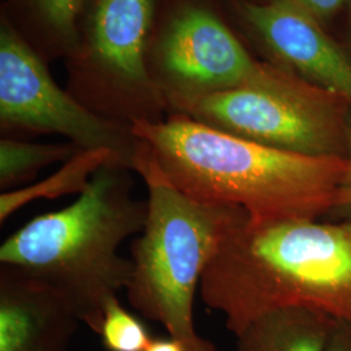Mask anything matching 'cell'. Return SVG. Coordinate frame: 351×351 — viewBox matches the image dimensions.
Returning a JSON list of instances; mask_svg holds the SVG:
<instances>
[{
    "label": "cell",
    "mask_w": 351,
    "mask_h": 351,
    "mask_svg": "<svg viewBox=\"0 0 351 351\" xmlns=\"http://www.w3.org/2000/svg\"><path fill=\"white\" fill-rule=\"evenodd\" d=\"M132 129L176 188L198 201L237 206L254 224L328 219L346 198L348 159L277 150L185 114Z\"/></svg>",
    "instance_id": "obj_1"
},
{
    "label": "cell",
    "mask_w": 351,
    "mask_h": 351,
    "mask_svg": "<svg viewBox=\"0 0 351 351\" xmlns=\"http://www.w3.org/2000/svg\"><path fill=\"white\" fill-rule=\"evenodd\" d=\"M199 294L234 336L256 317L290 307L351 324V223L247 219L206 268Z\"/></svg>",
    "instance_id": "obj_2"
},
{
    "label": "cell",
    "mask_w": 351,
    "mask_h": 351,
    "mask_svg": "<svg viewBox=\"0 0 351 351\" xmlns=\"http://www.w3.org/2000/svg\"><path fill=\"white\" fill-rule=\"evenodd\" d=\"M132 172L104 164L73 203L32 219L0 246V265L62 291L94 333L106 304L130 280L133 263L119 254L120 246L147 219V199L134 195Z\"/></svg>",
    "instance_id": "obj_3"
},
{
    "label": "cell",
    "mask_w": 351,
    "mask_h": 351,
    "mask_svg": "<svg viewBox=\"0 0 351 351\" xmlns=\"http://www.w3.org/2000/svg\"><path fill=\"white\" fill-rule=\"evenodd\" d=\"M134 172L146 184L149 211L132 243L126 300L143 317L160 323L188 351H217L195 329L194 297L224 239L249 215L237 206L198 201L178 190L142 139Z\"/></svg>",
    "instance_id": "obj_4"
},
{
    "label": "cell",
    "mask_w": 351,
    "mask_h": 351,
    "mask_svg": "<svg viewBox=\"0 0 351 351\" xmlns=\"http://www.w3.org/2000/svg\"><path fill=\"white\" fill-rule=\"evenodd\" d=\"M175 114L304 156L350 154V103L271 62H258L239 86L194 99Z\"/></svg>",
    "instance_id": "obj_5"
},
{
    "label": "cell",
    "mask_w": 351,
    "mask_h": 351,
    "mask_svg": "<svg viewBox=\"0 0 351 351\" xmlns=\"http://www.w3.org/2000/svg\"><path fill=\"white\" fill-rule=\"evenodd\" d=\"M152 23L154 0H88L75 50L65 59L66 90L117 123L165 120L168 101L149 64Z\"/></svg>",
    "instance_id": "obj_6"
},
{
    "label": "cell",
    "mask_w": 351,
    "mask_h": 351,
    "mask_svg": "<svg viewBox=\"0 0 351 351\" xmlns=\"http://www.w3.org/2000/svg\"><path fill=\"white\" fill-rule=\"evenodd\" d=\"M0 129L13 134H59L82 151H110L134 172L141 139L132 125L90 111L52 78L47 63L0 19Z\"/></svg>",
    "instance_id": "obj_7"
},
{
    "label": "cell",
    "mask_w": 351,
    "mask_h": 351,
    "mask_svg": "<svg viewBox=\"0 0 351 351\" xmlns=\"http://www.w3.org/2000/svg\"><path fill=\"white\" fill-rule=\"evenodd\" d=\"M149 64L175 114L194 99L239 86L258 62L215 13L189 4L152 38Z\"/></svg>",
    "instance_id": "obj_8"
},
{
    "label": "cell",
    "mask_w": 351,
    "mask_h": 351,
    "mask_svg": "<svg viewBox=\"0 0 351 351\" xmlns=\"http://www.w3.org/2000/svg\"><path fill=\"white\" fill-rule=\"evenodd\" d=\"M239 12L271 56V63L339 94L351 104V60L316 19L280 0L245 1Z\"/></svg>",
    "instance_id": "obj_9"
},
{
    "label": "cell",
    "mask_w": 351,
    "mask_h": 351,
    "mask_svg": "<svg viewBox=\"0 0 351 351\" xmlns=\"http://www.w3.org/2000/svg\"><path fill=\"white\" fill-rule=\"evenodd\" d=\"M80 323L62 291L0 265V351H69Z\"/></svg>",
    "instance_id": "obj_10"
},
{
    "label": "cell",
    "mask_w": 351,
    "mask_h": 351,
    "mask_svg": "<svg viewBox=\"0 0 351 351\" xmlns=\"http://www.w3.org/2000/svg\"><path fill=\"white\" fill-rule=\"evenodd\" d=\"M88 0H4L1 19L46 62L75 50Z\"/></svg>",
    "instance_id": "obj_11"
},
{
    "label": "cell",
    "mask_w": 351,
    "mask_h": 351,
    "mask_svg": "<svg viewBox=\"0 0 351 351\" xmlns=\"http://www.w3.org/2000/svg\"><path fill=\"white\" fill-rule=\"evenodd\" d=\"M339 320L300 307L281 308L252 320L237 337V351H328Z\"/></svg>",
    "instance_id": "obj_12"
},
{
    "label": "cell",
    "mask_w": 351,
    "mask_h": 351,
    "mask_svg": "<svg viewBox=\"0 0 351 351\" xmlns=\"http://www.w3.org/2000/svg\"><path fill=\"white\" fill-rule=\"evenodd\" d=\"M117 163L107 150L80 151L55 173L45 180L0 194V224L24 206L40 199H56L64 195H80L88 188L93 176L104 164ZM120 165V164H119Z\"/></svg>",
    "instance_id": "obj_13"
},
{
    "label": "cell",
    "mask_w": 351,
    "mask_h": 351,
    "mask_svg": "<svg viewBox=\"0 0 351 351\" xmlns=\"http://www.w3.org/2000/svg\"><path fill=\"white\" fill-rule=\"evenodd\" d=\"M72 142L36 143L16 137L0 139V190L11 191L29 184L51 164L65 163L80 152Z\"/></svg>",
    "instance_id": "obj_14"
},
{
    "label": "cell",
    "mask_w": 351,
    "mask_h": 351,
    "mask_svg": "<svg viewBox=\"0 0 351 351\" xmlns=\"http://www.w3.org/2000/svg\"><path fill=\"white\" fill-rule=\"evenodd\" d=\"M97 335L107 351H145L152 339L147 326L126 310L119 297L106 304Z\"/></svg>",
    "instance_id": "obj_15"
},
{
    "label": "cell",
    "mask_w": 351,
    "mask_h": 351,
    "mask_svg": "<svg viewBox=\"0 0 351 351\" xmlns=\"http://www.w3.org/2000/svg\"><path fill=\"white\" fill-rule=\"evenodd\" d=\"M308 13L319 23L333 17L345 5L346 0H280Z\"/></svg>",
    "instance_id": "obj_16"
},
{
    "label": "cell",
    "mask_w": 351,
    "mask_h": 351,
    "mask_svg": "<svg viewBox=\"0 0 351 351\" xmlns=\"http://www.w3.org/2000/svg\"><path fill=\"white\" fill-rule=\"evenodd\" d=\"M328 351H351V324L339 320Z\"/></svg>",
    "instance_id": "obj_17"
},
{
    "label": "cell",
    "mask_w": 351,
    "mask_h": 351,
    "mask_svg": "<svg viewBox=\"0 0 351 351\" xmlns=\"http://www.w3.org/2000/svg\"><path fill=\"white\" fill-rule=\"evenodd\" d=\"M348 160L350 164V172H349V177H348V181H346V188H345L346 198L339 208L332 213L330 217H328V219L329 220H336V221H350L351 223V147Z\"/></svg>",
    "instance_id": "obj_18"
},
{
    "label": "cell",
    "mask_w": 351,
    "mask_h": 351,
    "mask_svg": "<svg viewBox=\"0 0 351 351\" xmlns=\"http://www.w3.org/2000/svg\"><path fill=\"white\" fill-rule=\"evenodd\" d=\"M145 351H188L186 346L178 341L172 339H152Z\"/></svg>",
    "instance_id": "obj_19"
}]
</instances>
